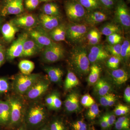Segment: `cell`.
Wrapping results in <instances>:
<instances>
[{
  "mask_svg": "<svg viewBox=\"0 0 130 130\" xmlns=\"http://www.w3.org/2000/svg\"><path fill=\"white\" fill-rule=\"evenodd\" d=\"M47 119L44 106L40 103H35L25 111L24 123L28 130H35L46 124Z\"/></svg>",
  "mask_w": 130,
  "mask_h": 130,
  "instance_id": "obj_1",
  "label": "cell"
},
{
  "mask_svg": "<svg viewBox=\"0 0 130 130\" xmlns=\"http://www.w3.org/2000/svg\"><path fill=\"white\" fill-rule=\"evenodd\" d=\"M70 61L71 67L80 75H86L90 71V62L85 47L76 46L72 50Z\"/></svg>",
  "mask_w": 130,
  "mask_h": 130,
  "instance_id": "obj_2",
  "label": "cell"
},
{
  "mask_svg": "<svg viewBox=\"0 0 130 130\" xmlns=\"http://www.w3.org/2000/svg\"><path fill=\"white\" fill-rule=\"evenodd\" d=\"M10 108L11 115L8 126L12 129L18 128L24 123V107L23 101L18 96H12L8 100Z\"/></svg>",
  "mask_w": 130,
  "mask_h": 130,
  "instance_id": "obj_3",
  "label": "cell"
},
{
  "mask_svg": "<svg viewBox=\"0 0 130 130\" xmlns=\"http://www.w3.org/2000/svg\"><path fill=\"white\" fill-rule=\"evenodd\" d=\"M88 25L85 23H72L66 26V38L73 44L80 43L85 39L88 32Z\"/></svg>",
  "mask_w": 130,
  "mask_h": 130,
  "instance_id": "obj_4",
  "label": "cell"
},
{
  "mask_svg": "<svg viewBox=\"0 0 130 130\" xmlns=\"http://www.w3.org/2000/svg\"><path fill=\"white\" fill-rule=\"evenodd\" d=\"M40 78L39 74H18L13 83V90L18 94L25 95Z\"/></svg>",
  "mask_w": 130,
  "mask_h": 130,
  "instance_id": "obj_5",
  "label": "cell"
},
{
  "mask_svg": "<svg viewBox=\"0 0 130 130\" xmlns=\"http://www.w3.org/2000/svg\"><path fill=\"white\" fill-rule=\"evenodd\" d=\"M65 10L68 18L72 23L84 21L87 11L76 0H68L65 4Z\"/></svg>",
  "mask_w": 130,
  "mask_h": 130,
  "instance_id": "obj_6",
  "label": "cell"
},
{
  "mask_svg": "<svg viewBox=\"0 0 130 130\" xmlns=\"http://www.w3.org/2000/svg\"><path fill=\"white\" fill-rule=\"evenodd\" d=\"M115 8V23L126 31H129L130 28V12L124 0H119Z\"/></svg>",
  "mask_w": 130,
  "mask_h": 130,
  "instance_id": "obj_7",
  "label": "cell"
},
{
  "mask_svg": "<svg viewBox=\"0 0 130 130\" xmlns=\"http://www.w3.org/2000/svg\"><path fill=\"white\" fill-rule=\"evenodd\" d=\"M44 48L42 58L43 61L47 63L57 62L63 59L64 56V48L61 44L55 42Z\"/></svg>",
  "mask_w": 130,
  "mask_h": 130,
  "instance_id": "obj_8",
  "label": "cell"
},
{
  "mask_svg": "<svg viewBox=\"0 0 130 130\" xmlns=\"http://www.w3.org/2000/svg\"><path fill=\"white\" fill-rule=\"evenodd\" d=\"M28 35L35 42L40 49L55 42L50 37L48 33L41 26L30 30Z\"/></svg>",
  "mask_w": 130,
  "mask_h": 130,
  "instance_id": "obj_9",
  "label": "cell"
},
{
  "mask_svg": "<svg viewBox=\"0 0 130 130\" xmlns=\"http://www.w3.org/2000/svg\"><path fill=\"white\" fill-rule=\"evenodd\" d=\"M28 36L29 35L27 32H24L19 36L18 38L8 49L6 53L8 59L12 60L18 57H21L24 43Z\"/></svg>",
  "mask_w": 130,
  "mask_h": 130,
  "instance_id": "obj_10",
  "label": "cell"
},
{
  "mask_svg": "<svg viewBox=\"0 0 130 130\" xmlns=\"http://www.w3.org/2000/svg\"><path fill=\"white\" fill-rule=\"evenodd\" d=\"M49 83L40 78L24 95L28 100H35L41 97L48 89Z\"/></svg>",
  "mask_w": 130,
  "mask_h": 130,
  "instance_id": "obj_11",
  "label": "cell"
},
{
  "mask_svg": "<svg viewBox=\"0 0 130 130\" xmlns=\"http://www.w3.org/2000/svg\"><path fill=\"white\" fill-rule=\"evenodd\" d=\"M108 18L107 12L98 9L87 11L84 21L87 25L95 26L106 21Z\"/></svg>",
  "mask_w": 130,
  "mask_h": 130,
  "instance_id": "obj_12",
  "label": "cell"
},
{
  "mask_svg": "<svg viewBox=\"0 0 130 130\" xmlns=\"http://www.w3.org/2000/svg\"><path fill=\"white\" fill-rule=\"evenodd\" d=\"M91 47L88 54L90 63H94L104 60L109 57V53L102 44H98Z\"/></svg>",
  "mask_w": 130,
  "mask_h": 130,
  "instance_id": "obj_13",
  "label": "cell"
},
{
  "mask_svg": "<svg viewBox=\"0 0 130 130\" xmlns=\"http://www.w3.org/2000/svg\"><path fill=\"white\" fill-rule=\"evenodd\" d=\"M19 28L29 29L35 27L38 23L37 18L32 14H26L15 18L10 21Z\"/></svg>",
  "mask_w": 130,
  "mask_h": 130,
  "instance_id": "obj_14",
  "label": "cell"
},
{
  "mask_svg": "<svg viewBox=\"0 0 130 130\" xmlns=\"http://www.w3.org/2000/svg\"><path fill=\"white\" fill-rule=\"evenodd\" d=\"M23 11V0H12L6 2L1 13L3 16L10 14L17 15L20 14Z\"/></svg>",
  "mask_w": 130,
  "mask_h": 130,
  "instance_id": "obj_15",
  "label": "cell"
},
{
  "mask_svg": "<svg viewBox=\"0 0 130 130\" xmlns=\"http://www.w3.org/2000/svg\"><path fill=\"white\" fill-rule=\"evenodd\" d=\"M39 21L42 28L47 31L53 30L60 24L58 17L49 16L44 13L40 14Z\"/></svg>",
  "mask_w": 130,
  "mask_h": 130,
  "instance_id": "obj_16",
  "label": "cell"
},
{
  "mask_svg": "<svg viewBox=\"0 0 130 130\" xmlns=\"http://www.w3.org/2000/svg\"><path fill=\"white\" fill-rule=\"evenodd\" d=\"M1 29L3 37L8 42H10L13 40L16 33L19 31L18 28L11 21L3 25Z\"/></svg>",
  "mask_w": 130,
  "mask_h": 130,
  "instance_id": "obj_17",
  "label": "cell"
},
{
  "mask_svg": "<svg viewBox=\"0 0 130 130\" xmlns=\"http://www.w3.org/2000/svg\"><path fill=\"white\" fill-rule=\"evenodd\" d=\"M11 108L8 100H0V124L8 125L10 121Z\"/></svg>",
  "mask_w": 130,
  "mask_h": 130,
  "instance_id": "obj_18",
  "label": "cell"
},
{
  "mask_svg": "<svg viewBox=\"0 0 130 130\" xmlns=\"http://www.w3.org/2000/svg\"><path fill=\"white\" fill-rule=\"evenodd\" d=\"M40 50L35 42L30 38H29L28 36L24 43L21 57L33 56L37 53Z\"/></svg>",
  "mask_w": 130,
  "mask_h": 130,
  "instance_id": "obj_19",
  "label": "cell"
},
{
  "mask_svg": "<svg viewBox=\"0 0 130 130\" xmlns=\"http://www.w3.org/2000/svg\"><path fill=\"white\" fill-rule=\"evenodd\" d=\"M66 26L63 24H60L56 28L48 32L50 37L54 42L65 41L66 39Z\"/></svg>",
  "mask_w": 130,
  "mask_h": 130,
  "instance_id": "obj_20",
  "label": "cell"
},
{
  "mask_svg": "<svg viewBox=\"0 0 130 130\" xmlns=\"http://www.w3.org/2000/svg\"><path fill=\"white\" fill-rule=\"evenodd\" d=\"M122 28L115 23H107L103 25L100 28V32L101 35L106 36L115 33L120 34L122 32Z\"/></svg>",
  "mask_w": 130,
  "mask_h": 130,
  "instance_id": "obj_21",
  "label": "cell"
},
{
  "mask_svg": "<svg viewBox=\"0 0 130 130\" xmlns=\"http://www.w3.org/2000/svg\"><path fill=\"white\" fill-rule=\"evenodd\" d=\"M44 70L51 82L58 83L61 80L63 72L59 68L47 67L44 68Z\"/></svg>",
  "mask_w": 130,
  "mask_h": 130,
  "instance_id": "obj_22",
  "label": "cell"
},
{
  "mask_svg": "<svg viewBox=\"0 0 130 130\" xmlns=\"http://www.w3.org/2000/svg\"><path fill=\"white\" fill-rule=\"evenodd\" d=\"M79 98L76 93L70 94L65 101V107L68 111L73 112L79 108Z\"/></svg>",
  "mask_w": 130,
  "mask_h": 130,
  "instance_id": "obj_23",
  "label": "cell"
},
{
  "mask_svg": "<svg viewBox=\"0 0 130 130\" xmlns=\"http://www.w3.org/2000/svg\"><path fill=\"white\" fill-rule=\"evenodd\" d=\"M111 73L114 80L117 84L121 85L124 83L129 78L128 73L123 69L114 70L112 71Z\"/></svg>",
  "mask_w": 130,
  "mask_h": 130,
  "instance_id": "obj_24",
  "label": "cell"
},
{
  "mask_svg": "<svg viewBox=\"0 0 130 130\" xmlns=\"http://www.w3.org/2000/svg\"><path fill=\"white\" fill-rule=\"evenodd\" d=\"M79 84V80L75 73L71 71L68 72L64 82V88L66 90L72 88Z\"/></svg>",
  "mask_w": 130,
  "mask_h": 130,
  "instance_id": "obj_25",
  "label": "cell"
},
{
  "mask_svg": "<svg viewBox=\"0 0 130 130\" xmlns=\"http://www.w3.org/2000/svg\"><path fill=\"white\" fill-rule=\"evenodd\" d=\"M43 11L44 14L49 16L59 17L60 15L59 9L58 5L53 3H48L43 6Z\"/></svg>",
  "mask_w": 130,
  "mask_h": 130,
  "instance_id": "obj_26",
  "label": "cell"
},
{
  "mask_svg": "<svg viewBox=\"0 0 130 130\" xmlns=\"http://www.w3.org/2000/svg\"><path fill=\"white\" fill-rule=\"evenodd\" d=\"M18 67L22 74L28 75L31 74L35 69V64L31 61L23 60L19 62Z\"/></svg>",
  "mask_w": 130,
  "mask_h": 130,
  "instance_id": "obj_27",
  "label": "cell"
},
{
  "mask_svg": "<svg viewBox=\"0 0 130 130\" xmlns=\"http://www.w3.org/2000/svg\"><path fill=\"white\" fill-rule=\"evenodd\" d=\"M87 11H93L101 8L98 0H76Z\"/></svg>",
  "mask_w": 130,
  "mask_h": 130,
  "instance_id": "obj_28",
  "label": "cell"
},
{
  "mask_svg": "<svg viewBox=\"0 0 130 130\" xmlns=\"http://www.w3.org/2000/svg\"><path fill=\"white\" fill-rule=\"evenodd\" d=\"M90 73L88 77L89 83L91 85L95 84L99 79L101 68L96 64H93L90 68Z\"/></svg>",
  "mask_w": 130,
  "mask_h": 130,
  "instance_id": "obj_29",
  "label": "cell"
},
{
  "mask_svg": "<svg viewBox=\"0 0 130 130\" xmlns=\"http://www.w3.org/2000/svg\"><path fill=\"white\" fill-rule=\"evenodd\" d=\"M95 87L98 93L101 96L108 93L110 88L109 84L103 79H98L96 82Z\"/></svg>",
  "mask_w": 130,
  "mask_h": 130,
  "instance_id": "obj_30",
  "label": "cell"
},
{
  "mask_svg": "<svg viewBox=\"0 0 130 130\" xmlns=\"http://www.w3.org/2000/svg\"><path fill=\"white\" fill-rule=\"evenodd\" d=\"M101 8L104 11L108 12L114 8L119 0H98Z\"/></svg>",
  "mask_w": 130,
  "mask_h": 130,
  "instance_id": "obj_31",
  "label": "cell"
},
{
  "mask_svg": "<svg viewBox=\"0 0 130 130\" xmlns=\"http://www.w3.org/2000/svg\"><path fill=\"white\" fill-rule=\"evenodd\" d=\"M130 56V42L129 40H125L121 44L120 57L125 59H128Z\"/></svg>",
  "mask_w": 130,
  "mask_h": 130,
  "instance_id": "obj_32",
  "label": "cell"
},
{
  "mask_svg": "<svg viewBox=\"0 0 130 130\" xmlns=\"http://www.w3.org/2000/svg\"><path fill=\"white\" fill-rule=\"evenodd\" d=\"M121 44L119 43L114 45L107 44L105 46V49L109 53L111 54L113 56L120 57Z\"/></svg>",
  "mask_w": 130,
  "mask_h": 130,
  "instance_id": "obj_33",
  "label": "cell"
},
{
  "mask_svg": "<svg viewBox=\"0 0 130 130\" xmlns=\"http://www.w3.org/2000/svg\"><path fill=\"white\" fill-rule=\"evenodd\" d=\"M48 126L50 130H67L64 122L59 119L54 120Z\"/></svg>",
  "mask_w": 130,
  "mask_h": 130,
  "instance_id": "obj_34",
  "label": "cell"
},
{
  "mask_svg": "<svg viewBox=\"0 0 130 130\" xmlns=\"http://www.w3.org/2000/svg\"><path fill=\"white\" fill-rule=\"evenodd\" d=\"M121 58L117 56H112L108 59L107 64L109 68L116 70L119 67Z\"/></svg>",
  "mask_w": 130,
  "mask_h": 130,
  "instance_id": "obj_35",
  "label": "cell"
},
{
  "mask_svg": "<svg viewBox=\"0 0 130 130\" xmlns=\"http://www.w3.org/2000/svg\"><path fill=\"white\" fill-rule=\"evenodd\" d=\"M100 113L99 108L97 104L94 103L90 107L88 112L87 113V116L90 120L94 119Z\"/></svg>",
  "mask_w": 130,
  "mask_h": 130,
  "instance_id": "obj_36",
  "label": "cell"
},
{
  "mask_svg": "<svg viewBox=\"0 0 130 130\" xmlns=\"http://www.w3.org/2000/svg\"><path fill=\"white\" fill-rule=\"evenodd\" d=\"M122 37L120 34L115 33L107 36L106 41L108 44L114 45L119 43L122 40Z\"/></svg>",
  "mask_w": 130,
  "mask_h": 130,
  "instance_id": "obj_37",
  "label": "cell"
},
{
  "mask_svg": "<svg viewBox=\"0 0 130 130\" xmlns=\"http://www.w3.org/2000/svg\"><path fill=\"white\" fill-rule=\"evenodd\" d=\"M81 104L84 107H88L95 103V100L89 94L85 95L82 97L81 101Z\"/></svg>",
  "mask_w": 130,
  "mask_h": 130,
  "instance_id": "obj_38",
  "label": "cell"
},
{
  "mask_svg": "<svg viewBox=\"0 0 130 130\" xmlns=\"http://www.w3.org/2000/svg\"><path fill=\"white\" fill-rule=\"evenodd\" d=\"M129 109L128 106L120 104L116 107L115 109V113L117 116H122L128 113Z\"/></svg>",
  "mask_w": 130,
  "mask_h": 130,
  "instance_id": "obj_39",
  "label": "cell"
},
{
  "mask_svg": "<svg viewBox=\"0 0 130 130\" xmlns=\"http://www.w3.org/2000/svg\"><path fill=\"white\" fill-rule=\"evenodd\" d=\"M9 89V82L5 78H0V94L7 93Z\"/></svg>",
  "mask_w": 130,
  "mask_h": 130,
  "instance_id": "obj_40",
  "label": "cell"
},
{
  "mask_svg": "<svg viewBox=\"0 0 130 130\" xmlns=\"http://www.w3.org/2000/svg\"><path fill=\"white\" fill-rule=\"evenodd\" d=\"M40 0H25V5L26 8L29 10L36 9L40 3Z\"/></svg>",
  "mask_w": 130,
  "mask_h": 130,
  "instance_id": "obj_41",
  "label": "cell"
},
{
  "mask_svg": "<svg viewBox=\"0 0 130 130\" xmlns=\"http://www.w3.org/2000/svg\"><path fill=\"white\" fill-rule=\"evenodd\" d=\"M72 126L74 130H87V125L83 120H79L73 123Z\"/></svg>",
  "mask_w": 130,
  "mask_h": 130,
  "instance_id": "obj_42",
  "label": "cell"
},
{
  "mask_svg": "<svg viewBox=\"0 0 130 130\" xmlns=\"http://www.w3.org/2000/svg\"><path fill=\"white\" fill-rule=\"evenodd\" d=\"M130 123H123L118 121L115 123V128L118 130H129Z\"/></svg>",
  "mask_w": 130,
  "mask_h": 130,
  "instance_id": "obj_43",
  "label": "cell"
},
{
  "mask_svg": "<svg viewBox=\"0 0 130 130\" xmlns=\"http://www.w3.org/2000/svg\"><path fill=\"white\" fill-rule=\"evenodd\" d=\"M53 108L58 109L60 108L62 105V102L59 95L56 93H53Z\"/></svg>",
  "mask_w": 130,
  "mask_h": 130,
  "instance_id": "obj_44",
  "label": "cell"
},
{
  "mask_svg": "<svg viewBox=\"0 0 130 130\" xmlns=\"http://www.w3.org/2000/svg\"><path fill=\"white\" fill-rule=\"evenodd\" d=\"M101 35L100 31H98L94 36L93 37L90 41H88L89 44L91 46H94L99 44L101 38Z\"/></svg>",
  "mask_w": 130,
  "mask_h": 130,
  "instance_id": "obj_45",
  "label": "cell"
},
{
  "mask_svg": "<svg viewBox=\"0 0 130 130\" xmlns=\"http://www.w3.org/2000/svg\"><path fill=\"white\" fill-rule=\"evenodd\" d=\"M107 122L109 126L112 125L116 121V117L114 115L111 114H107L102 117Z\"/></svg>",
  "mask_w": 130,
  "mask_h": 130,
  "instance_id": "obj_46",
  "label": "cell"
},
{
  "mask_svg": "<svg viewBox=\"0 0 130 130\" xmlns=\"http://www.w3.org/2000/svg\"><path fill=\"white\" fill-rule=\"evenodd\" d=\"M111 94L107 93L105 95L102 96L100 99V103L103 106L106 107L108 106L109 98Z\"/></svg>",
  "mask_w": 130,
  "mask_h": 130,
  "instance_id": "obj_47",
  "label": "cell"
},
{
  "mask_svg": "<svg viewBox=\"0 0 130 130\" xmlns=\"http://www.w3.org/2000/svg\"><path fill=\"white\" fill-rule=\"evenodd\" d=\"M46 103L47 106L50 108H53V95L52 94L48 95L46 99Z\"/></svg>",
  "mask_w": 130,
  "mask_h": 130,
  "instance_id": "obj_48",
  "label": "cell"
},
{
  "mask_svg": "<svg viewBox=\"0 0 130 130\" xmlns=\"http://www.w3.org/2000/svg\"><path fill=\"white\" fill-rule=\"evenodd\" d=\"M124 97L125 101L128 103L130 102V87L128 86L125 89L124 94Z\"/></svg>",
  "mask_w": 130,
  "mask_h": 130,
  "instance_id": "obj_49",
  "label": "cell"
},
{
  "mask_svg": "<svg viewBox=\"0 0 130 130\" xmlns=\"http://www.w3.org/2000/svg\"><path fill=\"white\" fill-rule=\"evenodd\" d=\"M6 58V53L3 47L0 49V67L4 63Z\"/></svg>",
  "mask_w": 130,
  "mask_h": 130,
  "instance_id": "obj_50",
  "label": "cell"
},
{
  "mask_svg": "<svg viewBox=\"0 0 130 130\" xmlns=\"http://www.w3.org/2000/svg\"><path fill=\"white\" fill-rule=\"evenodd\" d=\"M100 125L103 128L107 129L109 127V125L106 120L102 118L101 119L100 121Z\"/></svg>",
  "mask_w": 130,
  "mask_h": 130,
  "instance_id": "obj_51",
  "label": "cell"
},
{
  "mask_svg": "<svg viewBox=\"0 0 130 130\" xmlns=\"http://www.w3.org/2000/svg\"><path fill=\"white\" fill-rule=\"evenodd\" d=\"M116 101V97L113 94H111L110 98H109V102L108 103V106H112L115 103Z\"/></svg>",
  "mask_w": 130,
  "mask_h": 130,
  "instance_id": "obj_52",
  "label": "cell"
},
{
  "mask_svg": "<svg viewBox=\"0 0 130 130\" xmlns=\"http://www.w3.org/2000/svg\"><path fill=\"white\" fill-rule=\"evenodd\" d=\"M118 121H121V122H123V123H130L129 119L127 117L125 116H123V117H120L118 119Z\"/></svg>",
  "mask_w": 130,
  "mask_h": 130,
  "instance_id": "obj_53",
  "label": "cell"
},
{
  "mask_svg": "<svg viewBox=\"0 0 130 130\" xmlns=\"http://www.w3.org/2000/svg\"><path fill=\"white\" fill-rule=\"evenodd\" d=\"M35 130H50V129L49 128L48 126L45 124L44 125L42 126L40 128H37V129Z\"/></svg>",
  "mask_w": 130,
  "mask_h": 130,
  "instance_id": "obj_54",
  "label": "cell"
},
{
  "mask_svg": "<svg viewBox=\"0 0 130 130\" xmlns=\"http://www.w3.org/2000/svg\"><path fill=\"white\" fill-rule=\"evenodd\" d=\"M14 130H28L27 129V127L26 126L25 124L24 123L22 124L21 125L19 126L18 128H16Z\"/></svg>",
  "mask_w": 130,
  "mask_h": 130,
  "instance_id": "obj_55",
  "label": "cell"
},
{
  "mask_svg": "<svg viewBox=\"0 0 130 130\" xmlns=\"http://www.w3.org/2000/svg\"><path fill=\"white\" fill-rule=\"evenodd\" d=\"M40 1L45 2H46L51 1H54V0H40Z\"/></svg>",
  "mask_w": 130,
  "mask_h": 130,
  "instance_id": "obj_56",
  "label": "cell"
},
{
  "mask_svg": "<svg viewBox=\"0 0 130 130\" xmlns=\"http://www.w3.org/2000/svg\"><path fill=\"white\" fill-rule=\"evenodd\" d=\"M2 23V20L0 18V29L1 28Z\"/></svg>",
  "mask_w": 130,
  "mask_h": 130,
  "instance_id": "obj_57",
  "label": "cell"
},
{
  "mask_svg": "<svg viewBox=\"0 0 130 130\" xmlns=\"http://www.w3.org/2000/svg\"><path fill=\"white\" fill-rule=\"evenodd\" d=\"M3 47V46L1 44V43H0V49H1V48H2Z\"/></svg>",
  "mask_w": 130,
  "mask_h": 130,
  "instance_id": "obj_58",
  "label": "cell"
},
{
  "mask_svg": "<svg viewBox=\"0 0 130 130\" xmlns=\"http://www.w3.org/2000/svg\"><path fill=\"white\" fill-rule=\"evenodd\" d=\"M5 2H8L10 1H11L12 0H5Z\"/></svg>",
  "mask_w": 130,
  "mask_h": 130,
  "instance_id": "obj_59",
  "label": "cell"
},
{
  "mask_svg": "<svg viewBox=\"0 0 130 130\" xmlns=\"http://www.w3.org/2000/svg\"><path fill=\"white\" fill-rule=\"evenodd\" d=\"M127 1H128V2H130V0H127Z\"/></svg>",
  "mask_w": 130,
  "mask_h": 130,
  "instance_id": "obj_60",
  "label": "cell"
}]
</instances>
